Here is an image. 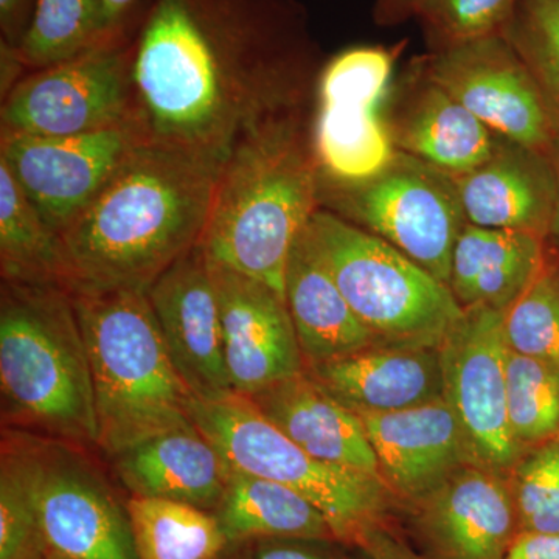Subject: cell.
Wrapping results in <instances>:
<instances>
[{
    "label": "cell",
    "mask_w": 559,
    "mask_h": 559,
    "mask_svg": "<svg viewBox=\"0 0 559 559\" xmlns=\"http://www.w3.org/2000/svg\"><path fill=\"white\" fill-rule=\"evenodd\" d=\"M323 51L300 0H154L134 38L150 142L223 168L250 132L314 112Z\"/></svg>",
    "instance_id": "6da1fadb"
},
{
    "label": "cell",
    "mask_w": 559,
    "mask_h": 559,
    "mask_svg": "<svg viewBox=\"0 0 559 559\" xmlns=\"http://www.w3.org/2000/svg\"><path fill=\"white\" fill-rule=\"evenodd\" d=\"M223 168L143 140L60 235L69 290H148L200 245Z\"/></svg>",
    "instance_id": "7a4b0ae2"
},
{
    "label": "cell",
    "mask_w": 559,
    "mask_h": 559,
    "mask_svg": "<svg viewBox=\"0 0 559 559\" xmlns=\"http://www.w3.org/2000/svg\"><path fill=\"white\" fill-rule=\"evenodd\" d=\"M312 116L272 121L235 146L219 173L200 241L210 261L283 297L290 249L320 207Z\"/></svg>",
    "instance_id": "3957f363"
},
{
    "label": "cell",
    "mask_w": 559,
    "mask_h": 559,
    "mask_svg": "<svg viewBox=\"0 0 559 559\" xmlns=\"http://www.w3.org/2000/svg\"><path fill=\"white\" fill-rule=\"evenodd\" d=\"M3 429L98 447L90 353L61 285L0 286Z\"/></svg>",
    "instance_id": "277c9868"
},
{
    "label": "cell",
    "mask_w": 559,
    "mask_h": 559,
    "mask_svg": "<svg viewBox=\"0 0 559 559\" xmlns=\"http://www.w3.org/2000/svg\"><path fill=\"white\" fill-rule=\"evenodd\" d=\"M94 382L98 450L108 457L191 423L179 377L146 290H70Z\"/></svg>",
    "instance_id": "5b68a950"
},
{
    "label": "cell",
    "mask_w": 559,
    "mask_h": 559,
    "mask_svg": "<svg viewBox=\"0 0 559 559\" xmlns=\"http://www.w3.org/2000/svg\"><path fill=\"white\" fill-rule=\"evenodd\" d=\"M190 418L231 471L299 492L326 518L341 543L358 546L364 533L385 525L399 500L377 474L312 457L275 428L248 396L193 399Z\"/></svg>",
    "instance_id": "8992f818"
},
{
    "label": "cell",
    "mask_w": 559,
    "mask_h": 559,
    "mask_svg": "<svg viewBox=\"0 0 559 559\" xmlns=\"http://www.w3.org/2000/svg\"><path fill=\"white\" fill-rule=\"evenodd\" d=\"M301 237L382 344L440 347L462 318L450 286L331 210H316Z\"/></svg>",
    "instance_id": "52a82bcc"
},
{
    "label": "cell",
    "mask_w": 559,
    "mask_h": 559,
    "mask_svg": "<svg viewBox=\"0 0 559 559\" xmlns=\"http://www.w3.org/2000/svg\"><path fill=\"white\" fill-rule=\"evenodd\" d=\"M320 207L395 246L404 255L450 283L452 250L468 224L454 176L396 151L393 159L360 182H320Z\"/></svg>",
    "instance_id": "ba28073f"
},
{
    "label": "cell",
    "mask_w": 559,
    "mask_h": 559,
    "mask_svg": "<svg viewBox=\"0 0 559 559\" xmlns=\"http://www.w3.org/2000/svg\"><path fill=\"white\" fill-rule=\"evenodd\" d=\"M50 554L64 559H138L127 506L121 507L87 448L3 429Z\"/></svg>",
    "instance_id": "9c48e42d"
},
{
    "label": "cell",
    "mask_w": 559,
    "mask_h": 559,
    "mask_svg": "<svg viewBox=\"0 0 559 559\" xmlns=\"http://www.w3.org/2000/svg\"><path fill=\"white\" fill-rule=\"evenodd\" d=\"M132 53L134 38H110L60 64L32 70L3 98L0 132L64 138L138 121Z\"/></svg>",
    "instance_id": "30bf717a"
},
{
    "label": "cell",
    "mask_w": 559,
    "mask_h": 559,
    "mask_svg": "<svg viewBox=\"0 0 559 559\" xmlns=\"http://www.w3.org/2000/svg\"><path fill=\"white\" fill-rule=\"evenodd\" d=\"M400 51L399 46H355L323 66L312 116L320 182H360L395 156L384 106Z\"/></svg>",
    "instance_id": "8fae6325"
},
{
    "label": "cell",
    "mask_w": 559,
    "mask_h": 559,
    "mask_svg": "<svg viewBox=\"0 0 559 559\" xmlns=\"http://www.w3.org/2000/svg\"><path fill=\"white\" fill-rule=\"evenodd\" d=\"M503 322L506 312L466 308L439 349L443 399L457 421L471 465L507 476L524 452L510 428Z\"/></svg>",
    "instance_id": "7c38bea8"
},
{
    "label": "cell",
    "mask_w": 559,
    "mask_h": 559,
    "mask_svg": "<svg viewBox=\"0 0 559 559\" xmlns=\"http://www.w3.org/2000/svg\"><path fill=\"white\" fill-rule=\"evenodd\" d=\"M143 140L138 121L64 138L0 132V160L50 229L61 235Z\"/></svg>",
    "instance_id": "4fadbf2b"
},
{
    "label": "cell",
    "mask_w": 559,
    "mask_h": 559,
    "mask_svg": "<svg viewBox=\"0 0 559 559\" xmlns=\"http://www.w3.org/2000/svg\"><path fill=\"white\" fill-rule=\"evenodd\" d=\"M430 79L499 138L540 153L558 142L538 83L503 35L421 57Z\"/></svg>",
    "instance_id": "5bb4252c"
},
{
    "label": "cell",
    "mask_w": 559,
    "mask_h": 559,
    "mask_svg": "<svg viewBox=\"0 0 559 559\" xmlns=\"http://www.w3.org/2000/svg\"><path fill=\"white\" fill-rule=\"evenodd\" d=\"M173 364L197 400L234 392L224 356L223 322L207 255L194 246L146 290Z\"/></svg>",
    "instance_id": "9a60e30c"
},
{
    "label": "cell",
    "mask_w": 559,
    "mask_h": 559,
    "mask_svg": "<svg viewBox=\"0 0 559 559\" xmlns=\"http://www.w3.org/2000/svg\"><path fill=\"white\" fill-rule=\"evenodd\" d=\"M209 260V259H207ZM234 392L250 396L304 373L305 360L285 297L259 280L209 260Z\"/></svg>",
    "instance_id": "2e32d148"
},
{
    "label": "cell",
    "mask_w": 559,
    "mask_h": 559,
    "mask_svg": "<svg viewBox=\"0 0 559 559\" xmlns=\"http://www.w3.org/2000/svg\"><path fill=\"white\" fill-rule=\"evenodd\" d=\"M412 509L429 559H506L520 533L509 477L469 463Z\"/></svg>",
    "instance_id": "e0dca14e"
},
{
    "label": "cell",
    "mask_w": 559,
    "mask_h": 559,
    "mask_svg": "<svg viewBox=\"0 0 559 559\" xmlns=\"http://www.w3.org/2000/svg\"><path fill=\"white\" fill-rule=\"evenodd\" d=\"M393 146L451 176L465 175L491 156L499 135L436 83L421 57L390 90L384 106Z\"/></svg>",
    "instance_id": "ac0fdd59"
},
{
    "label": "cell",
    "mask_w": 559,
    "mask_h": 559,
    "mask_svg": "<svg viewBox=\"0 0 559 559\" xmlns=\"http://www.w3.org/2000/svg\"><path fill=\"white\" fill-rule=\"evenodd\" d=\"M359 418L377 455L381 479L396 499L411 507L469 463L457 421L444 400Z\"/></svg>",
    "instance_id": "d6986e66"
},
{
    "label": "cell",
    "mask_w": 559,
    "mask_h": 559,
    "mask_svg": "<svg viewBox=\"0 0 559 559\" xmlns=\"http://www.w3.org/2000/svg\"><path fill=\"white\" fill-rule=\"evenodd\" d=\"M454 180L469 224L549 240L558 194L550 154L499 138L484 164Z\"/></svg>",
    "instance_id": "ffe728a7"
},
{
    "label": "cell",
    "mask_w": 559,
    "mask_h": 559,
    "mask_svg": "<svg viewBox=\"0 0 559 559\" xmlns=\"http://www.w3.org/2000/svg\"><path fill=\"white\" fill-rule=\"evenodd\" d=\"M305 371L356 415L393 414L444 400L439 347L377 344Z\"/></svg>",
    "instance_id": "44dd1931"
},
{
    "label": "cell",
    "mask_w": 559,
    "mask_h": 559,
    "mask_svg": "<svg viewBox=\"0 0 559 559\" xmlns=\"http://www.w3.org/2000/svg\"><path fill=\"white\" fill-rule=\"evenodd\" d=\"M110 460L131 496L190 503L212 513L231 474L229 463L193 421L140 441Z\"/></svg>",
    "instance_id": "7402d4cb"
},
{
    "label": "cell",
    "mask_w": 559,
    "mask_h": 559,
    "mask_svg": "<svg viewBox=\"0 0 559 559\" xmlns=\"http://www.w3.org/2000/svg\"><path fill=\"white\" fill-rule=\"evenodd\" d=\"M248 399L312 457L380 476L377 455L359 415L333 399L307 371Z\"/></svg>",
    "instance_id": "603a6c76"
},
{
    "label": "cell",
    "mask_w": 559,
    "mask_h": 559,
    "mask_svg": "<svg viewBox=\"0 0 559 559\" xmlns=\"http://www.w3.org/2000/svg\"><path fill=\"white\" fill-rule=\"evenodd\" d=\"M544 238L466 224L452 250L450 289L463 310L507 312L546 263Z\"/></svg>",
    "instance_id": "cb8c5ba5"
},
{
    "label": "cell",
    "mask_w": 559,
    "mask_h": 559,
    "mask_svg": "<svg viewBox=\"0 0 559 559\" xmlns=\"http://www.w3.org/2000/svg\"><path fill=\"white\" fill-rule=\"evenodd\" d=\"M285 300L305 367L382 344L342 296L329 270L299 235L288 257Z\"/></svg>",
    "instance_id": "d4e9b609"
},
{
    "label": "cell",
    "mask_w": 559,
    "mask_h": 559,
    "mask_svg": "<svg viewBox=\"0 0 559 559\" xmlns=\"http://www.w3.org/2000/svg\"><path fill=\"white\" fill-rule=\"evenodd\" d=\"M215 516L230 546L270 539L336 540L326 518L299 492L238 471H231Z\"/></svg>",
    "instance_id": "484cf974"
},
{
    "label": "cell",
    "mask_w": 559,
    "mask_h": 559,
    "mask_svg": "<svg viewBox=\"0 0 559 559\" xmlns=\"http://www.w3.org/2000/svg\"><path fill=\"white\" fill-rule=\"evenodd\" d=\"M0 275L2 282L68 288L62 241L0 160Z\"/></svg>",
    "instance_id": "4316f807"
},
{
    "label": "cell",
    "mask_w": 559,
    "mask_h": 559,
    "mask_svg": "<svg viewBox=\"0 0 559 559\" xmlns=\"http://www.w3.org/2000/svg\"><path fill=\"white\" fill-rule=\"evenodd\" d=\"M127 510L138 559H218L230 547L212 511L135 496Z\"/></svg>",
    "instance_id": "83f0119b"
},
{
    "label": "cell",
    "mask_w": 559,
    "mask_h": 559,
    "mask_svg": "<svg viewBox=\"0 0 559 559\" xmlns=\"http://www.w3.org/2000/svg\"><path fill=\"white\" fill-rule=\"evenodd\" d=\"M110 38L103 0H36L32 22L17 47L28 72L60 64Z\"/></svg>",
    "instance_id": "f1b7e54d"
},
{
    "label": "cell",
    "mask_w": 559,
    "mask_h": 559,
    "mask_svg": "<svg viewBox=\"0 0 559 559\" xmlns=\"http://www.w3.org/2000/svg\"><path fill=\"white\" fill-rule=\"evenodd\" d=\"M507 404L522 452L559 437V367L509 348Z\"/></svg>",
    "instance_id": "f546056e"
},
{
    "label": "cell",
    "mask_w": 559,
    "mask_h": 559,
    "mask_svg": "<svg viewBox=\"0 0 559 559\" xmlns=\"http://www.w3.org/2000/svg\"><path fill=\"white\" fill-rule=\"evenodd\" d=\"M509 348L559 367V252L549 250L538 277L506 312Z\"/></svg>",
    "instance_id": "4dcf8cb0"
},
{
    "label": "cell",
    "mask_w": 559,
    "mask_h": 559,
    "mask_svg": "<svg viewBox=\"0 0 559 559\" xmlns=\"http://www.w3.org/2000/svg\"><path fill=\"white\" fill-rule=\"evenodd\" d=\"M502 35L538 83L559 130V0H518Z\"/></svg>",
    "instance_id": "1f68e13d"
},
{
    "label": "cell",
    "mask_w": 559,
    "mask_h": 559,
    "mask_svg": "<svg viewBox=\"0 0 559 559\" xmlns=\"http://www.w3.org/2000/svg\"><path fill=\"white\" fill-rule=\"evenodd\" d=\"M518 0H423L417 17L429 51L502 35Z\"/></svg>",
    "instance_id": "d6a6232c"
},
{
    "label": "cell",
    "mask_w": 559,
    "mask_h": 559,
    "mask_svg": "<svg viewBox=\"0 0 559 559\" xmlns=\"http://www.w3.org/2000/svg\"><path fill=\"white\" fill-rule=\"evenodd\" d=\"M507 477L520 533H559V437L525 451Z\"/></svg>",
    "instance_id": "836d02e7"
},
{
    "label": "cell",
    "mask_w": 559,
    "mask_h": 559,
    "mask_svg": "<svg viewBox=\"0 0 559 559\" xmlns=\"http://www.w3.org/2000/svg\"><path fill=\"white\" fill-rule=\"evenodd\" d=\"M49 547L20 460L2 441L0 457V559H46Z\"/></svg>",
    "instance_id": "e575fe53"
},
{
    "label": "cell",
    "mask_w": 559,
    "mask_h": 559,
    "mask_svg": "<svg viewBox=\"0 0 559 559\" xmlns=\"http://www.w3.org/2000/svg\"><path fill=\"white\" fill-rule=\"evenodd\" d=\"M110 33L119 38H135L154 0H103Z\"/></svg>",
    "instance_id": "d590c367"
},
{
    "label": "cell",
    "mask_w": 559,
    "mask_h": 559,
    "mask_svg": "<svg viewBox=\"0 0 559 559\" xmlns=\"http://www.w3.org/2000/svg\"><path fill=\"white\" fill-rule=\"evenodd\" d=\"M370 559H429L418 555L417 551L403 543L399 536L393 535L385 525L370 528L364 533L358 546Z\"/></svg>",
    "instance_id": "8d00e7d4"
},
{
    "label": "cell",
    "mask_w": 559,
    "mask_h": 559,
    "mask_svg": "<svg viewBox=\"0 0 559 559\" xmlns=\"http://www.w3.org/2000/svg\"><path fill=\"white\" fill-rule=\"evenodd\" d=\"M36 0H0V40L20 47L31 25Z\"/></svg>",
    "instance_id": "74e56055"
},
{
    "label": "cell",
    "mask_w": 559,
    "mask_h": 559,
    "mask_svg": "<svg viewBox=\"0 0 559 559\" xmlns=\"http://www.w3.org/2000/svg\"><path fill=\"white\" fill-rule=\"evenodd\" d=\"M506 559H559V533H518Z\"/></svg>",
    "instance_id": "f35d334b"
},
{
    "label": "cell",
    "mask_w": 559,
    "mask_h": 559,
    "mask_svg": "<svg viewBox=\"0 0 559 559\" xmlns=\"http://www.w3.org/2000/svg\"><path fill=\"white\" fill-rule=\"evenodd\" d=\"M423 0H374L373 22L378 27H399L417 17Z\"/></svg>",
    "instance_id": "ab89813d"
},
{
    "label": "cell",
    "mask_w": 559,
    "mask_h": 559,
    "mask_svg": "<svg viewBox=\"0 0 559 559\" xmlns=\"http://www.w3.org/2000/svg\"><path fill=\"white\" fill-rule=\"evenodd\" d=\"M0 91L2 100L10 94V91L28 73L24 61L21 60L17 47L11 46L5 40H0Z\"/></svg>",
    "instance_id": "60d3db41"
},
{
    "label": "cell",
    "mask_w": 559,
    "mask_h": 559,
    "mask_svg": "<svg viewBox=\"0 0 559 559\" xmlns=\"http://www.w3.org/2000/svg\"><path fill=\"white\" fill-rule=\"evenodd\" d=\"M253 559H322L319 555L282 540H257Z\"/></svg>",
    "instance_id": "b9f144b4"
},
{
    "label": "cell",
    "mask_w": 559,
    "mask_h": 559,
    "mask_svg": "<svg viewBox=\"0 0 559 559\" xmlns=\"http://www.w3.org/2000/svg\"><path fill=\"white\" fill-rule=\"evenodd\" d=\"M551 159H554L555 171H557L558 194L557 204H555L554 219H551L549 240L559 246V135L554 153H551Z\"/></svg>",
    "instance_id": "7bdbcfd3"
},
{
    "label": "cell",
    "mask_w": 559,
    "mask_h": 559,
    "mask_svg": "<svg viewBox=\"0 0 559 559\" xmlns=\"http://www.w3.org/2000/svg\"><path fill=\"white\" fill-rule=\"evenodd\" d=\"M224 554H226V551H224ZM221 555V557L218 559H253L249 557L248 554H242V551H238V554H234V555Z\"/></svg>",
    "instance_id": "ee69618b"
},
{
    "label": "cell",
    "mask_w": 559,
    "mask_h": 559,
    "mask_svg": "<svg viewBox=\"0 0 559 559\" xmlns=\"http://www.w3.org/2000/svg\"><path fill=\"white\" fill-rule=\"evenodd\" d=\"M46 559H64V558L58 557V555L49 554V557H47Z\"/></svg>",
    "instance_id": "f6af8a7d"
},
{
    "label": "cell",
    "mask_w": 559,
    "mask_h": 559,
    "mask_svg": "<svg viewBox=\"0 0 559 559\" xmlns=\"http://www.w3.org/2000/svg\"><path fill=\"white\" fill-rule=\"evenodd\" d=\"M557 134L559 135V130L557 131Z\"/></svg>",
    "instance_id": "bcb514c9"
}]
</instances>
